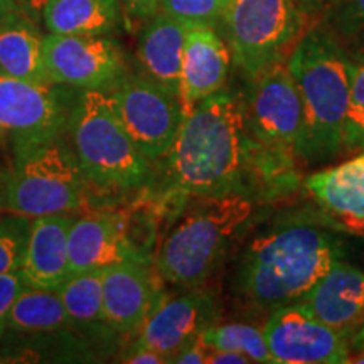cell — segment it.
Instances as JSON below:
<instances>
[{"mask_svg":"<svg viewBox=\"0 0 364 364\" xmlns=\"http://www.w3.org/2000/svg\"><path fill=\"white\" fill-rule=\"evenodd\" d=\"M257 177L267 181L262 150L248 130L247 102L220 90L186 110L166 157L167 201L179 209L203 196L250 194Z\"/></svg>","mask_w":364,"mask_h":364,"instance_id":"cell-1","label":"cell"},{"mask_svg":"<svg viewBox=\"0 0 364 364\" xmlns=\"http://www.w3.org/2000/svg\"><path fill=\"white\" fill-rule=\"evenodd\" d=\"M344 255L343 240L324 223L295 216L268 226L241 255L235 289L262 312L292 306Z\"/></svg>","mask_w":364,"mask_h":364,"instance_id":"cell-2","label":"cell"},{"mask_svg":"<svg viewBox=\"0 0 364 364\" xmlns=\"http://www.w3.org/2000/svg\"><path fill=\"white\" fill-rule=\"evenodd\" d=\"M354 63L343 43L318 24L304 31L287 58L304 108L299 159L326 162L344 150Z\"/></svg>","mask_w":364,"mask_h":364,"instance_id":"cell-3","label":"cell"},{"mask_svg":"<svg viewBox=\"0 0 364 364\" xmlns=\"http://www.w3.org/2000/svg\"><path fill=\"white\" fill-rule=\"evenodd\" d=\"M255 215L253 196L230 193L188 199L154 258L159 279L177 287L203 285Z\"/></svg>","mask_w":364,"mask_h":364,"instance_id":"cell-4","label":"cell"},{"mask_svg":"<svg viewBox=\"0 0 364 364\" xmlns=\"http://www.w3.org/2000/svg\"><path fill=\"white\" fill-rule=\"evenodd\" d=\"M68 135L80 166L95 189L135 193L154 182V166L136 149L113 110L107 91H81Z\"/></svg>","mask_w":364,"mask_h":364,"instance_id":"cell-5","label":"cell"},{"mask_svg":"<svg viewBox=\"0 0 364 364\" xmlns=\"http://www.w3.org/2000/svg\"><path fill=\"white\" fill-rule=\"evenodd\" d=\"M93 188L66 132L12 154L7 211L29 218L75 213L88 204Z\"/></svg>","mask_w":364,"mask_h":364,"instance_id":"cell-6","label":"cell"},{"mask_svg":"<svg viewBox=\"0 0 364 364\" xmlns=\"http://www.w3.org/2000/svg\"><path fill=\"white\" fill-rule=\"evenodd\" d=\"M253 81L247 102V124L262 150L268 179L284 182L292 176L304 134V108L287 61L265 70Z\"/></svg>","mask_w":364,"mask_h":364,"instance_id":"cell-7","label":"cell"},{"mask_svg":"<svg viewBox=\"0 0 364 364\" xmlns=\"http://www.w3.org/2000/svg\"><path fill=\"white\" fill-rule=\"evenodd\" d=\"M223 21L235 63L250 80L287 61L307 29L295 0H230Z\"/></svg>","mask_w":364,"mask_h":364,"instance_id":"cell-8","label":"cell"},{"mask_svg":"<svg viewBox=\"0 0 364 364\" xmlns=\"http://www.w3.org/2000/svg\"><path fill=\"white\" fill-rule=\"evenodd\" d=\"M80 93L0 73V145L16 154L65 135Z\"/></svg>","mask_w":364,"mask_h":364,"instance_id":"cell-9","label":"cell"},{"mask_svg":"<svg viewBox=\"0 0 364 364\" xmlns=\"http://www.w3.org/2000/svg\"><path fill=\"white\" fill-rule=\"evenodd\" d=\"M107 93L136 149L152 164L166 159L184 122L181 100L142 75H127Z\"/></svg>","mask_w":364,"mask_h":364,"instance_id":"cell-10","label":"cell"},{"mask_svg":"<svg viewBox=\"0 0 364 364\" xmlns=\"http://www.w3.org/2000/svg\"><path fill=\"white\" fill-rule=\"evenodd\" d=\"M43 56L51 83L81 91H110L129 75L124 53L110 36L48 34Z\"/></svg>","mask_w":364,"mask_h":364,"instance_id":"cell-11","label":"cell"},{"mask_svg":"<svg viewBox=\"0 0 364 364\" xmlns=\"http://www.w3.org/2000/svg\"><path fill=\"white\" fill-rule=\"evenodd\" d=\"M262 329L273 363H349V336L318 321L300 304L275 309Z\"/></svg>","mask_w":364,"mask_h":364,"instance_id":"cell-12","label":"cell"},{"mask_svg":"<svg viewBox=\"0 0 364 364\" xmlns=\"http://www.w3.org/2000/svg\"><path fill=\"white\" fill-rule=\"evenodd\" d=\"M130 260L150 263L149 255L130 236V215L107 209L76 216L68 238L70 275L105 270Z\"/></svg>","mask_w":364,"mask_h":364,"instance_id":"cell-13","label":"cell"},{"mask_svg":"<svg viewBox=\"0 0 364 364\" xmlns=\"http://www.w3.org/2000/svg\"><path fill=\"white\" fill-rule=\"evenodd\" d=\"M218 316L220 304L216 302L215 295L199 290L198 287L176 297L161 295L139 331L135 344L154 349L171 363L186 344L216 324Z\"/></svg>","mask_w":364,"mask_h":364,"instance_id":"cell-14","label":"cell"},{"mask_svg":"<svg viewBox=\"0 0 364 364\" xmlns=\"http://www.w3.org/2000/svg\"><path fill=\"white\" fill-rule=\"evenodd\" d=\"M105 324L118 334H139L159 297L147 262H122L102 270Z\"/></svg>","mask_w":364,"mask_h":364,"instance_id":"cell-15","label":"cell"},{"mask_svg":"<svg viewBox=\"0 0 364 364\" xmlns=\"http://www.w3.org/2000/svg\"><path fill=\"white\" fill-rule=\"evenodd\" d=\"M297 304L324 324L351 336L364 322V272L336 262Z\"/></svg>","mask_w":364,"mask_h":364,"instance_id":"cell-16","label":"cell"},{"mask_svg":"<svg viewBox=\"0 0 364 364\" xmlns=\"http://www.w3.org/2000/svg\"><path fill=\"white\" fill-rule=\"evenodd\" d=\"M230 49L211 26H189L184 41L179 100L186 110L223 90Z\"/></svg>","mask_w":364,"mask_h":364,"instance_id":"cell-17","label":"cell"},{"mask_svg":"<svg viewBox=\"0 0 364 364\" xmlns=\"http://www.w3.org/2000/svg\"><path fill=\"white\" fill-rule=\"evenodd\" d=\"M75 220L73 213L33 218L26 257L21 267L27 287L58 289L68 279V238Z\"/></svg>","mask_w":364,"mask_h":364,"instance_id":"cell-18","label":"cell"},{"mask_svg":"<svg viewBox=\"0 0 364 364\" xmlns=\"http://www.w3.org/2000/svg\"><path fill=\"white\" fill-rule=\"evenodd\" d=\"M189 26L159 11L144 27L136 48L142 76L179 98L184 41Z\"/></svg>","mask_w":364,"mask_h":364,"instance_id":"cell-19","label":"cell"},{"mask_svg":"<svg viewBox=\"0 0 364 364\" xmlns=\"http://www.w3.org/2000/svg\"><path fill=\"white\" fill-rule=\"evenodd\" d=\"M312 198L346 230L364 223V154L307 177Z\"/></svg>","mask_w":364,"mask_h":364,"instance_id":"cell-20","label":"cell"},{"mask_svg":"<svg viewBox=\"0 0 364 364\" xmlns=\"http://www.w3.org/2000/svg\"><path fill=\"white\" fill-rule=\"evenodd\" d=\"M44 36L33 17L17 9L0 22V73L14 78L51 83L43 56Z\"/></svg>","mask_w":364,"mask_h":364,"instance_id":"cell-21","label":"cell"},{"mask_svg":"<svg viewBox=\"0 0 364 364\" xmlns=\"http://www.w3.org/2000/svg\"><path fill=\"white\" fill-rule=\"evenodd\" d=\"M120 17V0H48L41 12L49 34L110 36Z\"/></svg>","mask_w":364,"mask_h":364,"instance_id":"cell-22","label":"cell"},{"mask_svg":"<svg viewBox=\"0 0 364 364\" xmlns=\"http://www.w3.org/2000/svg\"><path fill=\"white\" fill-rule=\"evenodd\" d=\"M7 331L24 336L56 334L73 327L56 289L27 287L6 318Z\"/></svg>","mask_w":364,"mask_h":364,"instance_id":"cell-23","label":"cell"},{"mask_svg":"<svg viewBox=\"0 0 364 364\" xmlns=\"http://www.w3.org/2000/svg\"><path fill=\"white\" fill-rule=\"evenodd\" d=\"M56 290L73 326H107L103 318L102 270L70 275Z\"/></svg>","mask_w":364,"mask_h":364,"instance_id":"cell-24","label":"cell"},{"mask_svg":"<svg viewBox=\"0 0 364 364\" xmlns=\"http://www.w3.org/2000/svg\"><path fill=\"white\" fill-rule=\"evenodd\" d=\"M201 336L209 348L240 353L247 356L250 363H273L263 329L257 326L245 324V322H231V324L216 322Z\"/></svg>","mask_w":364,"mask_h":364,"instance_id":"cell-25","label":"cell"},{"mask_svg":"<svg viewBox=\"0 0 364 364\" xmlns=\"http://www.w3.org/2000/svg\"><path fill=\"white\" fill-rule=\"evenodd\" d=\"M33 218L9 211L0 215V273L19 270L26 257Z\"/></svg>","mask_w":364,"mask_h":364,"instance_id":"cell-26","label":"cell"},{"mask_svg":"<svg viewBox=\"0 0 364 364\" xmlns=\"http://www.w3.org/2000/svg\"><path fill=\"white\" fill-rule=\"evenodd\" d=\"M318 26L326 27L341 43L364 38V0H336Z\"/></svg>","mask_w":364,"mask_h":364,"instance_id":"cell-27","label":"cell"},{"mask_svg":"<svg viewBox=\"0 0 364 364\" xmlns=\"http://www.w3.org/2000/svg\"><path fill=\"white\" fill-rule=\"evenodd\" d=\"M230 0H161V12L188 26L215 27L225 17Z\"/></svg>","mask_w":364,"mask_h":364,"instance_id":"cell-28","label":"cell"},{"mask_svg":"<svg viewBox=\"0 0 364 364\" xmlns=\"http://www.w3.org/2000/svg\"><path fill=\"white\" fill-rule=\"evenodd\" d=\"M346 152H364V58L354 63L351 97L344 124Z\"/></svg>","mask_w":364,"mask_h":364,"instance_id":"cell-29","label":"cell"},{"mask_svg":"<svg viewBox=\"0 0 364 364\" xmlns=\"http://www.w3.org/2000/svg\"><path fill=\"white\" fill-rule=\"evenodd\" d=\"M26 289L27 284L21 268L14 272L0 273V321L6 322L12 306Z\"/></svg>","mask_w":364,"mask_h":364,"instance_id":"cell-30","label":"cell"},{"mask_svg":"<svg viewBox=\"0 0 364 364\" xmlns=\"http://www.w3.org/2000/svg\"><path fill=\"white\" fill-rule=\"evenodd\" d=\"M208 354H209V346L204 343L203 336L191 341L189 344H186L174 358L171 359V363L177 364H201L208 363Z\"/></svg>","mask_w":364,"mask_h":364,"instance_id":"cell-31","label":"cell"},{"mask_svg":"<svg viewBox=\"0 0 364 364\" xmlns=\"http://www.w3.org/2000/svg\"><path fill=\"white\" fill-rule=\"evenodd\" d=\"M127 16L134 21H149L161 11V0H122Z\"/></svg>","mask_w":364,"mask_h":364,"instance_id":"cell-32","label":"cell"},{"mask_svg":"<svg viewBox=\"0 0 364 364\" xmlns=\"http://www.w3.org/2000/svg\"><path fill=\"white\" fill-rule=\"evenodd\" d=\"M120 361L130 364H162L167 363V359L164 358L162 354L154 351V349L134 343L124 354H122Z\"/></svg>","mask_w":364,"mask_h":364,"instance_id":"cell-33","label":"cell"},{"mask_svg":"<svg viewBox=\"0 0 364 364\" xmlns=\"http://www.w3.org/2000/svg\"><path fill=\"white\" fill-rule=\"evenodd\" d=\"M334 2L336 0H295L304 19L307 22V27L318 24V21L324 17V14L329 11Z\"/></svg>","mask_w":364,"mask_h":364,"instance_id":"cell-34","label":"cell"},{"mask_svg":"<svg viewBox=\"0 0 364 364\" xmlns=\"http://www.w3.org/2000/svg\"><path fill=\"white\" fill-rule=\"evenodd\" d=\"M208 363L211 364H248V358L235 351H226V349L209 348Z\"/></svg>","mask_w":364,"mask_h":364,"instance_id":"cell-35","label":"cell"},{"mask_svg":"<svg viewBox=\"0 0 364 364\" xmlns=\"http://www.w3.org/2000/svg\"><path fill=\"white\" fill-rule=\"evenodd\" d=\"M349 363H364V322L349 336Z\"/></svg>","mask_w":364,"mask_h":364,"instance_id":"cell-36","label":"cell"},{"mask_svg":"<svg viewBox=\"0 0 364 364\" xmlns=\"http://www.w3.org/2000/svg\"><path fill=\"white\" fill-rule=\"evenodd\" d=\"M9 172H11V166H7L6 161H4V159L0 157V211L7 209Z\"/></svg>","mask_w":364,"mask_h":364,"instance_id":"cell-37","label":"cell"},{"mask_svg":"<svg viewBox=\"0 0 364 364\" xmlns=\"http://www.w3.org/2000/svg\"><path fill=\"white\" fill-rule=\"evenodd\" d=\"M46 2H48V0H21V9L27 14V16L33 17L34 21H38Z\"/></svg>","mask_w":364,"mask_h":364,"instance_id":"cell-38","label":"cell"},{"mask_svg":"<svg viewBox=\"0 0 364 364\" xmlns=\"http://www.w3.org/2000/svg\"><path fill=\"white\" fill-rule=\"evenodd\" d=\"M21 9L19 0H0V22H2L9 14Z\"/></svg>","mask_w":364,"mask_h":364,"instance_id":"cell-39","label":"cell"},{"mask_svg":"<svg viewBox=\"0 0 364 364\" xmlns=\"http://www.w3.org/2000/svg\"><path fill=\"white\" fill-rule=\"evenodd\" d=\"M348 231H351V233H356V235H361V236H364V223H361V225L353 226L351 230H348Z\"/></svg>","mask_w":364,"mask_h":364,"instance_id":"cell-40","label":"cell"},{"mask_svg":"<svg viewBox=\"0 0 364 364\" xmlns=\"http://www.w3.org/2000/svg\"><path fill=\"white\" fill-rule=\"evenodd\" d=\"M6 334H7V326H6V322L0 321V339H2Z\"/></svg>","mask_w":364,"mask_h":364,"instance_id":"cell-41","label":"cell"},{"mask_svg":"<svg viewBox=\"0 0 364 364\" xmlns=\"http://www.w3.org/2000/svg\"><path fill=\"white\" fill-rule=\"evenodd\" d=\"M19 6H21V0H19Z\"/></svg>","mask_w":364,"mask_h":364,"instance_id":"cell-42","label":"cell"},{"mask_svg":"<svg viewBox=\"0 0 364 364\" xmlns=\"http://www.w3.org/2000/svg\"><path fill=\"white\" fill-rule=\"evenodd\" d=\"M363 58H364V56H363Z\"/></svg>","mask_w":364,"mask_h":364,"instance_id":"cell-43","label":"cell"}]
</instances>
